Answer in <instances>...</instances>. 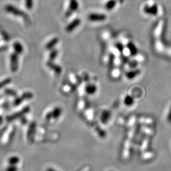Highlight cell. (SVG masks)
Wrapping results in <instances>:
<instances>
[{"instance_id":"1","label":"cell","mask_w":171,"mask_h":171,"mask_svg":"<svg viewBox=\"0 0 171 171\" xmlns=\"http://www.w3.org/2000/svg\"><path fill=\"white\" fill-rule=\"evenodd\" d=\"M165 28V21L163 20H160L156 24L152 31L153 46L157 54L171 58V46L167 45L163 39Z\"/></svg>"},{"instance_id":"2","label":"cell","mask_w":171,"mask_h":171,"mask_svg":"<svg viewBox=\"0 0 171 171\" xmlns=\"http://www.w3.org/2000/svg\"><path fill=\"white\" fill-rule=\"evenodd\" d=\"M5 10L8 13L12 15V16L17 17L21 18L26 22H29V18L26 13L18 9L16 6H14L12 5H7L5 6Z\"/></svg>"},{"instance_id":"3","label":"cell","mask_w":171,"mask_h":171,"mask_svg":"<svg viewBox=\"0 0 171 171\" xmlns=\"http://www.w3.org/2000/svg\"><path fill=\"white\" fill-rule=\"evenodd\" d=\"M34 97V94L29 92H24L23 94L14 98V100L13 101L12 105L15 107H17L20 106L23 102L26 101L30 100Z\"/></svg>"},{"instance_id":"4","label":"cell","mask_w":171,"mask_h":171,"mask_svg":"<svg viewBox=\"0 0 171 171\" xmlns=\"http://www.w3.org/2000/svg\"><path fill=\"white\" fill-rule=\"evenodd\" d=\"M19 55L12 51L9 55L10 69L12 73H16L19 68Z\"/></svg>"},{"instance_id":"5","label":"cell","mask_w":171,"mask_h":171,"mask_svg":"<svg viewBox=\"0 0 171 171\" xmlns=\"http://www.w3.org/2000/svg\"><path fill=\"white\" fill-rule=\"evenodd\" d=\"M143 12L148 15L157 16L159 13V8L156 4L152 5H146L143 7Z\"/></svg>"},{"instance_id":"6","label":"cell","mask_w":171,"mask_h":171,"mask_svg":"<svg viewBox=\"0 0 171 171\" xmlns=\"http://www.w3.org/2000/svg\"><path fill=\"white\" fill-rule=\"evenodd\" d=\"M79 7V4L77 0H70L69 7L65 13V16L69 17L76 11H77Z\"/></svg>"},{"instance_id":"7","label":"cell","mask_w":171,"mask_h":171,"mask_svg":"<svg viewBox=\"0 0 171 171\" xmlns=\"http://www.w3.org/2000/svg\"><path fill=\"white\" fill-rule=\"evenodd\" d=\"M89 20L92 22H101L106 20V16L104 14L92 13L89 15Z\"/></svg>"},{"instance_id":"8","label":"cell","mask_w":171,"mask_h":171,"mask_svg":"<svg viewBox=\"0 0 171 171\" xmlns=\"http://www.w3.org/2000/svg\"><path fill=\"white\" fill-rule=\"evenodd\" d=\"M81 22V20L79 18L73 20L66 26V31L68 33L72 32V31H73L76 28H77V27L80 26Z\"/></svg>"},{"instance_id":"9","label":"cell","mask_w":171,"mask_h":171,"mask_svg":"<svg viewBox=\"0 0 171 171\" xmlns=\"http://www.w3.org/2000/svg\"><path fill=\"white\" fill-rule=\"evenodd\" d=\"M13 51L17 53L19 56L21 55L24 52V47L23 45L18 41L13 42L12 45Z\"/></svg>"},{"instance_id":"10","label":"cell","mask_w":171,"mask_h":171,"mask_svg":"<svg viewBox=\"0 0 171 171\" xmlns=\"http://www.w3.org/2000/svg\"><path fill=\"white\" fill-rule=\"evenodd\" d=\"M29 111H30V107L29 106L25 107L24 108L22 109L21 111H20L18 112H16V113H13L11 115L8 116L7 117V119L8 120H12L13 119L18 118V117H21V116L24 115V114L29 112Z\"/></svg>"},{"instance_id":"11","label":"cell","mask_w":171,"mask_h":171,"mask_svg":"<svg viewBox=\"0 0 171 171\" xmlns=\"http://www.w3.org/2000/svg\"><path fill=\"white\" fill-rule=\"evenodd\" d=\"M47 66L50 69H51L52 70L54 71V72L57 75L61 74V73L62 72V68H61V67L59 65H56V64H53L52 61L48 62Z\"/></svg>"},{"instance_id":"12","label":"cell","mask_w":171,"mask_h":171,"mask_svg":"<svg viewBox=\"0 0 171 171\" xmlns=\"http://www.w3.org/2000/svg\"><path fill=\"white\" fill-rule=\"evenodd\" d=\"M3 94L7 97H10L15 98L18 96L17 92L16 90L11 88H7L6 87L5 89H3Z\"/></svg>"},{"instance_id":"13","label":"cell","mask_w":171,"mask_h":171,"mask_svg":"<svg viewBox=\"0 0 171 171\" xmlns=\"http://www.w3.org/2000/svg\"><path fill=\"white\" fill-rule=\"evenodd\" d=\"M59 39L57 37L53 38L51 41L48 42L46 44L45 48L47 50H51L53 47H55L56 45L59 43Z\"/></svg>"},{"instance_id":"14","label":"cell","mask_w":171,"mask_h":171,"mask_svg":"<svg viewBox=\"0 0 171 171\" xmlns=\"http://www.w3.org/2000/svg\"><path fill=\"white\" fill-rule=\"evenodd\" d=\"M12 82V79L10 77H6L0 81V91L5 89L6 87Z\"/></svg>"},{"instance_id":"15","label":"cell","mask_w":171,"mask_h":171,"mask_svg":"<svg viewBox=\"0 0 171 171\" xmlns=\"http://www.w3.org/2000/svg\"><path fill=\"white\" fill-rule=\"evenodd\" d=\"M61 109L59 107H56L53 110V111L51 113H49L47 114V118H51V117H53V118H57L59 116V115L61 113Z\"/></svg>"},{"instance_id":"16","label":"cell","mask_w":171,"mask_h":171,"mask_svg":"<svg viewBox=\"0 0 171 171\" xmlns=\"http://www.w3.org/2000/svg\"><path fill=\"white\" fill-rule=\"evenodd\" d=\"M127 48L130 51V53L131 55L136 56L138 53V50L136 47L135 45L133 43L130 42L127 44Z\"/></svg>"},{"instance_id":"17","label":"cell","mask_w":171,"mask_h":171,"mask_svg":"<svg viewBox=\"0 0 171 171\" xmlns=\"http://www.w3.org/2000/svg\"><path fill=\"white\" fill-rule=\"evenodd\" d=\"M141 73V70H134L132 71H128V72L126 73V77H127L128 79L132 80L135 78L136 76L140 75Z\"/></svg>"},{"instance_id":"18","label":"cell","mask_w":171,"mask_h":171,"mask_svg":"<svg viewBox=\"0 0 171 171\" xmlns=\"http://www.w3.org/2000/svg\"><path fill=\"white\" fill-rule=\"evenodd\" d=\"M97 87L94 84H88L86 87V91L89 94H93L97 91Z\"/></svg>"},{"instance_id":"19","label":"cell","mask_w":171,"mask_h":171,"mask_svg":"<svg viewBox=\"0 0 171 171\" xmlns=\"http://www.w3.org/2000/svg\"><path fill=\"white\" fill-rule=\"evenodd\" d=\"M117 1L116 0H109L105 5V8L107 10L110 11L113 9L116 5Z\"/></svg>"},{"instance_id":"20","label":"cell","mask_w":171,"mask_h":171,"mask_svg":"<svg viewBox=\"0 0 171 171\" xmlns=\"http://www.w3.org/2000/svg\"><path fill=\"white\" fill-rule=\"evenodd\" d=\"M134 98L130 95H127L125 97L124 99V104L127 106H131L134 103Z\"/></svg>"},{"instance_id":"21","label":"cell","mask_w":171,"mask_h":171,"mask_svg":"<svg viewBox=\"0 0 171 171\" xmlns=\"http://www.w3.org/2000/svg\"><path fill=\"white\" fill-rule=\"evenodd\" d=\"M0 39L3 41L7 42H8V41H9V37L8 35L4 31L1 30V29H0Z\"/></svg>"},{"instance_id":"22","label":"cell","mask_w":171,"mask_h":171,"mask_svg":"<svg viewBox=\"0 0 171 171\" xmlns=\"http://www.w3.org/2000/svg\"><path fill=\"white\" fill-rule=\"evenodd\" d=\"M50 54L49 55V59L50 61H53L56 59L57 56H58V51L56 50H51Z\"/></svg>"},{"instance_id":"23","label":"cell","mask_w":171,"mask_h":171,"mask_svg":"<svg viewBox=\"0 0 171 171\" xmlns=\"http://www.w3.org/2000/svg\"><path fill=\"white\" fill-rule=\"evenodd\" d=\"M24 4L26 8L31 10L34 7V0H24Z\"/></svg>"},{"instance_id":"24","label":"cell","mask_w":171,"mask_h":171,"mask_svg":"<svg viewBox=\"0 0 171 171\" xmlns=\"http://www.w3.org/2000/svg\"><path fill=\"white\" fill-rule=\"evenodd\" d=\"M167 121H168L170 124H171V107H170L169 111H168V114H167Z\"/></svg>"},{"instance_id":"25","label":"cell","mask_w":171,"mask_h":171,"mask_svg":"<svg viewBox=\"0 0 171 171\" xmlns=\"http://www.w3.org/2000/svg\"><path fill=\"white\" fill-rule=\"evenodd\" d=\"M116 47H117L118 50L121 52H122L124 51V47L121 44H117V45L116 46Z\"/></svg>"},{"instance_id":"26","label":"cell","mask_w":171,"mask_h":171,"mask_svg":"<svg viewBox=\"0 0 171 171\" xmlns=\"http://www.w3.org/2000/svg\"><path fill=\"white\" fill-rule=\"evenodd\" d=\"M118 1L121 3H122L124 2V0H118Z\"/></svg>"}]
</instances>
